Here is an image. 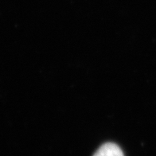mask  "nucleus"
Here are the masks:
<instances>
[{
	"label": "nucleus",
	"instance_id": "1",
	"mask_svg": "<svg viewBox=\"0 0 156 156\" xmlns=\"http://www.w3.org/2000/svg\"><path fill=\"white\" fill-rule=\"evenodd\" d=\"M93 156H124V154L116 144L107 143L99 148Z\"/></svg>",
	"mask_w": 156,
	"mask_h": 156
}]
</instances>
